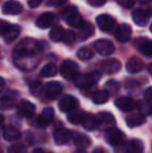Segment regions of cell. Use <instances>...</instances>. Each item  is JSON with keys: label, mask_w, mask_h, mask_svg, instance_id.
Segmentation results:
<instances>
[{"label": "cell", "mask_w": 152, "mask_h": 153, "mask_svg": "<svg viewBox=\"0 0 152 153\" xmlns=\"http://www.w3.org/2000/svg\"><path fill=\"white\" fill-rule=\"evenodd\" d=\"M41 50L38 42L31 39H23L16 45L13 52L15 62L21 69H30L35 65L38 52Z\"/></svg>", "instance_id": "1"}, {"label": "cell", "mask_w": 152, "mask_h": 153, "mask_svg": "<svg viewBox=\"0 0 152 153\" xmlns=\"http://www.w3.org/2000/svg\"><path fill=\"white\" fill-rule=\"evenodd\" d=\"M101 76H102V74L99 71H92V72L87 73V74H83V75L78 74L73 81L77 87L82 88V87H85V85H96V83L101 79Z\"/></svg>", "instance_id": "2"}, {"label": "cell", "mask_w": 152, "mask_h": 153, "mask_svg": "<svg viewBox=\"0 0 152 153\" xmlns=\"http://www.w3.org/2000/svg\"><path fill=\"white\" fill-rule=\"evenodd\" d=\"M105 141L108 142V144L117 147V146L122 145V143L125 140V135L122 132L120 129L115 128L114 126L110 127V128H106L105 130Z\"/></svg>", "instance_id": "3"}, {"label": "cell", "mask_w": 152, "mask_h": 153, "mask_svg": "<svg viewBox=\"0 0 152 153\" xmlns=\"http://www.w3.org/2000/svg\"><path fill=\"white\" fill-rule=\"evenodd\" d=\"M61 74L67 80H74L79 74L78 66L73 61H65L61 65Z\"/></svg>", "instance_id": "4"}, {"label": "cell", "mask_w": 152, "mask_h": 153, "mask_svg": "<svg viewBox=\"0 0 152 153\" xmlns=\"http://www.w3.org/2000/svg\"><path fill=\"white\" fill-rule=\"evenodd\" d=\"M93 47L100 55L108 56L115 52V46L112 41L106 40V39H100L94 42Z\"/></svg>", "instance_id": "5"}, {"label": "cell", "mask_w": 152, "mask_h": 153, "mask_svg": "<svg viewBox=\"0 0 152 153\" xmlns=\"http://www.w3.org/2000/svg\"><path fill=\"white\" fill-rule=\"evenodd\" d=\"M43 92L47 97V99L55 100L61 96L62 92H63V85L59 81H49L43 88Z\"/></svg>", "instance_id": "6"}, {"label": "cell", "mask_w": 152, "mask_h": 153, "mask_svg": "<svg viewBox=\"0 0 152 153\" xmlns=\"http://www.w3.org/2000/svg\"><path fill=\"white\" fill-rule=\"evenodd\" d=\"M96 23L100 30L104 32H112L117 27V22L112 16L110 15H100L96 18Z\"/></svg>", "instance_id": "7"}, {"label": "cell", "mask_w": 152, "mask_h": 153, "mask_svg": "<svg viewBox=\"0 0 152 153\" xmlns=\"http://www.w3.org/2000/svg\"><path fill=\"white\" fill-rule=\"evenodd\" d=\"M132 20L138 26H146L150 20V12L144 8H136L132 10Z\"/></svg>", "instance_id": "8"}, {"label": "cell", "mask_w": 152, "mask_h": 153, "mask_svg": "<svg viewBox=\"0 0 152 153\" xmlns=\"http://www.w3.org/2000/svg\"><path fill=\"white\" fill-rule=\"evenodd\" d=\"M17 111L19 115L22 117L31 118L36 113V105L28 100H21L17 104Z\"/></svg>", "instance_id": "9"}, {"label": "cell", "mask_w": 152, "mask_h": 153, "mask_svg": "<svg viewBox=\"0 0 152 153\" xmlns=\"http://www.w3.org/2000/svg\"><path fill=\"white\" fill-rule=\"evenodd\" d=\"M78 105V100L74 96L71 95H67V96L63 97L59 102V108L61 111L64 113H70L71 111L77 108Z\"/></svg>", "instance_id": "10"}, {"label": "cell", "mask_w": 152, "mask_h": 153, "mask_svg": "<svg viewBox=\"0 0 152 153\" xmlns=\"http://www.w3.org/2000/svg\"><path fill=\"white\" fill-rule=\"evenodd\" d=\"M136 46L138 50L142 53L144 56L150 59L152 57V42L148 38H139L136 40Z\"/></svg>", "instance_id": "11"}, {"label": "cell", "mask_w": 152, "mask_h": 153, "mask_svg": "<svg viewBox=\"0 0 152 153\" xmlns=\"http://www.w3.org/2000/svg\"><path fill=\"white\" fill-rule=\"evenodd\" d=\"M22 10V4L17 0H7L2 5V13L4 15H19Z\"/></svg>", "instance_id": "12"}, {"label": "cell", "mask_w": 152, "mask_h": 153, "mask_svg": "<svg viewBox=\"0 0 152 153\" xmlns=\"http://www.w3.org/2000/svg\"><path fill=\"white\" fill-rule=\"evenodd\" d=\"M53 118H54V109L52 107H46L37 118V126L42 127V128L48 126L52 122Z\"/></svg>", "instance_id": "13"}, {"label": "cell", "mask_w": 152, "mask_h": 153, "mask_svg": "<svg viewBox=\"0 0 152 153\" xmlns=\"http://www.w3.org/2000/svg\"><path fill=\"white\" fill-rule=\"evenodd\" d=\"M131 32H132V29H131V27H130V25L123 23V24H120L119 26H117L115 36H116V39H117L120 43H125L130 39Z\"/></svg>", "instance_id": "14"}, {"label": "cell", "mask_w": 152, "mask_h": 153, "mask_svg": "<svg viewBox=\"0 0 152 153\" xmlns=\"http://www.w3.org/2000/svg\"><path fill=\"white\" fill-rule=\"evenodd\" d=\"M56 18H55V15L52 13H44L41 16H39V18L36 21V25L41 29H46L49 28L53 23L55 22Z\"/></svg>", "instance_id": "15"}, {"label": "cell", "mask_w": 152, "mask_h": 153, "mask_svg": "<svg viewBox=\"0 0 152 153\" xmlns=\"http://www.w3.org/2000/svg\"><path fill=\"white\" fill-rule=\"evenodd\" d=\"M121 69V62L116 59H108L101 62V70L106 74H115Z\"/></svg>", "instance_id": "16"}, {"label": "cell", "mask_w": 152, "mask_h": 153, "mask_svg": "<svg viewBox=\"0 0 152 153\" xmlns=\"http://www.w3.org/2000/svg\"><path fill=\"white\" fill-rule=\"evenodd\" d=\"M115 105L120 111L128 113V111H131L136 107V102L130 97H120V98L116 99Z\"/></svg>", "instance_id": "17"}, {"label": "cell", "mask_w": 152, "mask_h": 153, "mask_svg": "<svg viewBox=\"0 0 152 153\" xmlns=\"http://www.w3.org/2000/svg\"><path fill=\"white\" fill-rule=\"evenodd\" d=\"M54 142L56 145H65V144L69 143V141L72 137V132L68 130L67 128H59L55 130L54 132Z\"/></svg>", "instance_id": "18"}, {"label": "cell", "mask_w": 152, "mask_h": 153, "mask_svg": "<svg viewBox=\"0 0 152 153\" xmlns=\"http://www.w3.org/2000/svg\"><path fill=\"white\" fill-rule=\"evenodd\" d=\"M98 123H99V127L102 126L104 128H110L116 125V119L114 117V115L108 111H101L99 113L97 116Z\"/></svg>", "instance_id": "19"}, {"label": "cell", "mask_w": 152, "mask_h": 153, "mask_svg": "<svg viewBox=\"0 0 152 153\" xmlns=\"http://www.w3.org/2000/svg\"><path fill=\"white\" fill-rule=\"evenodd\" d=\"M144 69V62L139 57H131L126 62V70L130 74H136Z\"/></svg>", "instance_id": "20"}, {"label": "cell", "mask_w": 152, "mask_h": 153, "mask_svg": "<svg viewBox=\"0 0 152 153\" xmlns=\"http://www.w3.org/2000/svg\"><path fill=\"white\" fill-rule=\"evenodd\" d=\"M144 145L140 140H130L124 147V153H143Z\"/></svg>", "instance_id": "21"}, {"label": "cell", "mask_w": 152, "mask_h": 153, "mask_svg": "<svg viewBox=\"0 0 152 153\" xmlns=\"http://www.w3.org/2000/svg\"><path fill=\"white\" fill-rule=\"evenodd\" d=\"M95 32V27L92 23L83 22V24L78 28V36L81 40H87Z\"/></svg>", "instance_id": "22"}, {"label": "cell", "mask_w": 152, "mask_h": 153, "mask_svg": "<svg viewBox=\"0 0 152 153\" xmlns=\"http://www.w3.org/2000/svg\"><path fill=\"white\" fill-rule=\"evenodd\" d=\"M81 124H82L83 128L87 131H93L99 127V123H98L97 117L94 115H87V114H85Z\"/></svg>", "instance_id": "23"}, {"label": "cell", "mask_w": 152, "mask_h": 153, "mask_svg": "<svg viewBox=\"0 0 152 153\" xmlns=\"http://www.w3.org/2000/svg\"><path fill=\"white\" fill-rule=\"evenodd\" d=\"M145 122H146V118H145V116L142 115V114H132V115H129L126 118V124H127V126L130 127V128L141 126V125H143Z\"/></svg>", "instance_id": "24"}, {"label": "cell", "mask_w": 152, "mask_h": 153, "mask_svg": "<svg viewBox=\"0 0 152 153\" xmlns=\"http://www.w3.org/2000/svg\"><path fill=\"white\" fill-rule=\"evenodd\" d=\"M2 134L3 137L8 142H13L16 141V140L20 139L21 137V132L16 128V127L13 126H5L2 130Z\"/></svg>", "instance_id": "25"}, {"label": "cell", "mask_w": 152, "mask_h": 153, "mask_svg": "<svg viewBox=\"0 0 152 153\" xmlns=\"http://www.w3.org/2000/svg\"><path fill=\"white\" fill-rule=\"evenodd\" d=\"M85 116V113L82 111V109H73L69 113L68 115V121H69L71 124L73 125H77V124H81L83 118Z\"/></svg>", "instance_id": "26"}, {"label": "cell", "mask_w": 152, "mask_h": 153, "mask_svg": "<svg viewBox=\"0 0 152 153\" xmlns=\"http://www.w3.org/2000/svg\"><path fill=\"white\" fill-rule=\"evenodd\" d=\"M21 32V27L19 26V25H10V29L7 30L5 34H4V41H5L6 43H12L14 42L15 40H16L17 38L19 36V34H20Z\"/></svg>", "instance_id": "27"}, {"label": "cell", "mask_w": 152, "mask_h": 153, "mask_svg": "<svg viewBox=\"0 0 152 153\" xmlns=\"http://www.w3.org/2000/svg\"><path fill=\"white\" fill-rule=\"evenodd\" d=\"M91 139L85 134H78L74 139V144L78 149L85 150L91 146Z\"/></svg>", "instance_id": "28"}, {"label": "cell", "mask_w": 152, "mask_h": 153, "mask_svg": "<svg viewBox=\"0 0 152 153\" xmlns=\"http://www.w3.org/2000/svg\"><path fill=\"white\" fill-rule=\"evenodd\" d=\"M16 105V99L15 97L6 95L0 98V109L1 111H10Z\"/></svg>", "instance_id": "29"}, {"label": "cell", "mask_w": 152, "mask_h": 153, "mask_svg": "<svg viewBox=\"0 0 152 153\" xmlns=\"http://www.w3.org/2000/svg\"><path fill=\"white\" fill-rule=\"evenodd\" d=\"M108 98H110V94L105 90L96 91L92 95V100L95 104H104L108 101Z\"/></svg>", "instance_id": "30"}, {"label": "cell", "mask_w": 152, "mask_h": 153, "mask_svg": "<svg viewBox=\"0 0 152 153\" xmlns=\"http://www.w3.org/2000/svg\"><path fill=\"white\" fill-rule=\"evenodd\" d=\"M64 32H65V29L63 28V26L55 25V26L52 27L50 32H49V38L53 42H59V41H62Z\"/></svg>", "instance_id": "31"}, {"label": "cell", "mask_w": 152, "mask_h": 153, "mask_svg": "<svg viewBox=\"0 0 152 153\" xmlns=\"http://www.w3.org/2000/svg\"><path fill=\"white\" fill-rule=\"evenodd\" d=\"M65 20L70 26L75 27V28H79V27L83 24V22H85L82 17H81V15H79L78 13H75V14L71 15V16H69L68 18H66Z\"/></svg>", "instance_id": "32"}, {"label": "cell", "mask_w": 152, "mask_h": 153, "mask_svg": "<svg viewBox=\"0 0 152 153\" xmlns=\"http://www.w3.org/2000/svg\"><path fill=\"white\" fill-rule=\"evenodd\" d=\"M57 73V67L54 64H47L41 70V75L43 77H52Z\"/></svg>", "instance_id": "33"}, {"label": "cell", "mask_w": 152, "mask_h": 153, "mask_svg": "<svg viewBox=\"0 0 152 153\" xmlns=\"http://www.w3.org/2000/svg\"><path fill=\"white\" fill-rule=\"evenodd\" d=\"M94 56V51L87 47H82L77 52V57L81 61H89Z\"/></svg>", "instance_id": "34"}, {"label": "cell", "mask_w": 152, "mask_h": 153, "mask_svg": "<svg viewBox=\"0 0 152 153\" xmlns=\"http://www.w3.org/2000/svg\"><path fill=\"white\" fill-rule=\"evenodd\" d=\"M76 40V34L74 33L72 30H65L63 34V38H62V41H63L65 44L67 45H71L75 42Z\"/></svg>", "instance_id": "35"}, {"label": "cell", "mask_w": 152, "mask_h": 153, "mask_svg": "<svg viewBox=\"0 0 152 153\" xmlns=\"http://www.w3.org/2000/svg\"><path fill=\"white\" fill-rule=\"evenodd\" d=\"M75 13H78V8H77L75 5H69V6H67V7L64 8V10H62V12L59 13V15H61L62 18L66 19L69 16H71V15L75 14Z\"/></svg>", "instance_id": "36"}, {"label": "cell", "mask_w": 152, "mask_h": 153, "mask_svg": "<svg viewBox=\"0 0 152 153\" xmlns=\"http://www.w3.org/2000/svg\"><path fill=\"white\" fill-rule=\"evenodd\" d=\"M105 89H106L105 91L108 92V94H110V93H116L119 91L120 85H119V82H117V81H115V80H110L106 82Z\"/></svg>", "instance_id": "37"}, {"label": "cell", "mask_w": 152, "mask_h": 153, "mask_svg": "<svg viewBox=\"0 0 152 153\" xmlns=\"http://www.w3.org/2000/svg\"><path fill=\"white\" fill-rule=\"evenodd\" d=\"M138 108L140 109V111H141L142 115H146V116L151 115V104L150 103L146 102L144 104L143 102H139L138 103Z\"/></svg>", "instance_id": "38"}, {"label": "cell", "mask_w": 152, "mask_h": 153, "mask_svg": "<svg viewBox=\"0 0 152 153\" xmlns=\"http://www.w3.org/2000/svg\"><path fill=\"white\" fill-rule=\"evenodd\" d=\"M7 153H27L26 148L20 144H14L7 150Z\"/></svg>", "instance_id": "39"}, {"label": "cell", "mask_w": 152, "mask_h": 153, "mask_svg": "<svg viewBox=\"0 0 152 153\" xmlns=\"http://www.w3.org/2000/svg\"><path fill=\"white\" fill-rule=\"evenodd\" d=\"M43 92V85H41V82H33L30 85V93L35 96H39L41 93Z\"/></svg>", "instance_id": "40"}, {"label": "cell", "mask_w": 152, "mask_h": 153, "mask_svg": "<svg viewBox=\"0 0 152 153\" xmlns=\"http://www.w3.org/2000/svg\"><path fill=\"white\" fill-rule=\"evenodd\" d=\"M81 93L83 95H93L96 92V85H85V87L80 88Z\"/></svg>", "instance_id": "41"}, {"label": "cell", "mask_w": 152, "mask_h": 153, "mask_svg": "<svg viewBox=\"0 0 152 153\" xmlns=\"http://www.w3.org/2000/svg\"><path fill=\"white\" fill-rule=\"evenodd\" d=\"M118 3L124 8H132L136 5V0H118Z\"/></svg>", "instance_id": "42"}, {"label": "cell", "mask_w": 152, "mask_h": 153, "mask_svg": "<svg viewBox=\"0 0 152 153\" xmlns=\"http://www.w3.org/2000/svg\"><path fill=\"white\" fill-rule=\"evenodd\" d=\"M10 24L5 20H1L0 19V36H4V34L7 32V30L10 29Z\"/></svg>", "instance_id": "43"}, {"label": "cell", "mask_w": 152, "mask_h": 153, "mask_svg": "<svg viewBox=\"0 0 152 153\" xmlns=\"http://www.w3.org/2000/svg\"><path fill=\"white\" fill-rule=\"evenodd\" d=\"M67 1L68 0H48L46 4L48 6H59L65 4Z\"/></svg>", "instance_id": "44"}, {"label": "cell", "mask_w": 152, "mask_h": 153, "mask_svg": "<svg viewBox=\"0 0 152 153\" xmlns=\"http://www.w3.org/2000/svg\"><path fill=\"white\" fill-rule=\"evenodd\" d=\"M106 0H87V3L91 6H95V7H99V6L104 5Z\"/></svg>", "instance_id": "45"}, {"label": "cell", "mask_w": 152, "mask_h": 153, "mask_svg": "<svg viewBox=\"0 0 152 153\" xmlns=\"http://www.w3.org/2000/svg\"><path fill=\"white\" fill-rule=\"evenodd\" d=\"M144 97L146 102L150 103L151 104V100H152V88H148L146 91L144 92Z\"/></svg>", "instance_id": "46"}, {"label": "cell", "mask_w": 152, "mask_h": 153, "mask_svg": "<svg viewBox=\"0 0 152 153\" xmlns=\"http://www.w3.org/2000/svg\"><path fill=\"white\" fill-rule=\"evenodd\" d=\"M43 1L44 0H28V5L31 8H36L38 6H40Z\"/></svg>", "instance_id": "47"}, {"label": "cell", "mask_w": 152, "mask_h": 153, "mask_svg": "<svg viewBox=\"0 0 152 153\" xmlns=\"http://www.w3.org/2000/svg\"><path fill=\"white\" fill-rule=\"evenodd\" d=\"M4 85H5V81H4V79L2 77H0V93L4 89Z\"/></svg>", "instance_id": "48"}, {"label": "cell", "mask_w": 152, "mask_h": 153, "mask_svg": "<svg viewBox=\"0 0 152 153\" xmlns=\"http://www.w3.org/2000/svg\"><path fill=\"white\" fill-rule=\"evenodd\" d=\"M93 153H106V152L103 149H101V148H97V149L94 150Z\"/></svg>", "instance_id": "49"}, {"label": "cell", "mask_w": 152, "mask_h": 153, "mask_svg": "<svg viewBox=\"0 0 152 153\" xmlns=\"http://www.w3.org/2000/svg\"><path fill=\"white\" fill-rule=\"evenodd\" d=\"M33 153H44V151H43L42 149H40V148H38V149L33 150Z\"/></svg>", "instance_id": "50"}, {"label": "cell", "mask_w": 152, "mask_h": 153, "mask_svg": "<svg viewBox=\"0 0 152 153\" xmlns=\"http://www.w3.org/2000/svg\"><path fill=\"white\" fill-rule=\"evenodd\" d=\"M3 121H4V118L2 115H0V126H2V124H3Z\"/></svg>", "instance_id": "51"}, {"label": "cell", "mask_w": 152, "mask_h": 153, "mask_svg": "<svg viewBox=\"0 0 152 153\" xmlns=\"http://www.w3.org/2000/svg\"><path fill=\"white\" fill-rule=\"evenodd\" d=\"M74 153H87L85 151V150H78V151H76V152H74Z\"/></svg>", "instance_id": "52"}, {"label": "cell", "mask_w": 152, "mask_h": 153, "mask_svg": "<svg viewBox=\"0 0 152 153\" xmlns=\"http://www.w3.org/2000/svg\"><path fill=\"white\" fill-rule=\"evenodd\" d=\"M0 153H2V150L1 149H0Z\"/></svg>", "instance_id": "53"}]
</instances>
